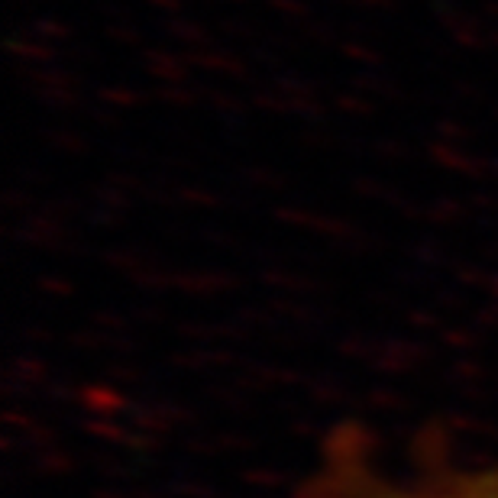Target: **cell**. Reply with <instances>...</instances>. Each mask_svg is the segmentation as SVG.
Instances as JSON below:
<instances>
[{
	"label": "cell",
	"instance_id": "obj_1",
	"mask_svg": "<svg viewBox=\"0 0 498 498\" xmlns=\"http://www.w3.org/2000/svg\"><path fill=\"white\" fill-rule=\"evenodd\" d=\"M311 498H498V456L463 469L389 476L366 460L359 443H337Z\"/></svg>",
	"mask_w": 498,
	"mask_h": 498
}]
</instances>
